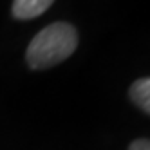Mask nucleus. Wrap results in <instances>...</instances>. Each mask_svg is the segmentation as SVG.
<instances>
[{
    "mask_svg": "<svg viewBox=\"0 0 150 150\" xmlns=\"http://www.w3.org/2000/svg\"><path fill=\"white\" fill-rule=\"evenodd\" d=\"M128 98L139 110L150 116V76L136 80L128 89Z\"/></svg>",
    "mask_w": 150,
    "mask_h": 150,
    "instance_id": "7ed1b4c3",
    "label": "nucleus"
},
{
    "mask_svg": "<svg viewBox=\"0 0 150 150\" xmlns=\"http://www.w3.org/2000/svg\"><path fill=\"white\" fill-rule=\"evenodd\" d=\"M128 150H150V139H134Z\"/></svg>",
    "mask_w": 150,
    "mask_h": 150,
    "instance_id": "20e7f679",
    "label": "nucleus"
},
{
    "mask_svg": "<svg viewBox=\"0 0 150 150\" xmlns=\"http://www.w3.org/2000/svg\"><path fill=\"white\" fill-rule=\"evenodd\" d=\"M78 49V31L69 22H52L29 42L25 62L29 69L44 71L65 62Z\"/></svg>",
    "mask_w": 150,
    "mask_h": 150,
    "instance_id": "f257e3e1",
    "label": "nucleus"
},
{
    "mask_svg": "<svg viewBox=\"0 0 150 150\" xmlns=\"http://www.w3.org/2000/svg\"><path fill=\"white\" fill-rule=\"evenodd\" d=\"M54 4V0H13L11 15L16 20H33L44 15Z\"/></svg>",
    "mask_w": 150,
    "mask_h": 150,
    "instance_id": "f03ea898",
    "label": "nucleus"
}]
</instances>
